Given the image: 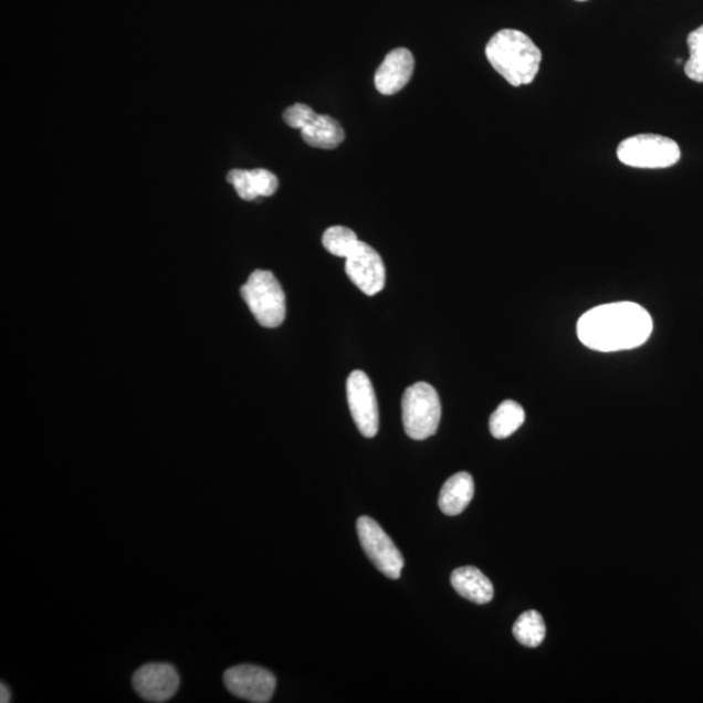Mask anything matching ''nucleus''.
I'll use <instances>...</instances> for the list:
<instances>
[{
  "instance_id": "obj_6",
  "label": "nucleus",
  "mask_w": 703,
  "mask_h": 703,
  "mask_svg": "<svg viewBox=\"0 0 703 703\" xmlns=\"http://www.w3.org/2000/svg\"><path fill=\"white\" fill-rule=\"evenodd\" d=\"M357 533L364 552L371 563L385 576L398 580L405 568V559L382 527L375 520L363 516L357 520Z\"/></svg>"
},
{
  "instance_id": "obj_11",
  "label": "nucleus",
  "mask_w": 703,
  "mask_h": 703,
  "mask_svg": "<svg viewBox=\"0 0 703 703\" xmlns=\"http://www.w3.org/2000/svg\"><path fill=\"white\" fill-rule=\"evenodd\" d=\"M415 72V57L408 49L399 48L388 53L376 72V87L380 94L394 95L405 90Z\"/></svg>"
},
{
  "instance_id": "obj_5",
  "label": "nucleus",
  "mask_w": 703,
  "mask_h": 703,
  "mask_svg": "<svg viewBox=\"0 0 703 703\" xmlns=\"http://www.w3.org/2000/svg\"><path fill=\"white\" fill-rule=\"evenodd\" d=\"M617 156L622 165L634 168H669L681 157L680 146L669 137L643 134L626 138L618 146Z\"/></svg>"
},
{
  "instance_id": "obj_23",
  "label": "nucleus",
  "mask_w": 703,
  "mask_h": 703,
  "mask_svg": "<svg viewBox=\"0 0 703 703\" xmlns=\"http://www.w3.org/2000/svg\"><path fill=\"white\" fill-rule=\"evenodd\" d=\"M576 2H586V0H576Z\"/></svg>"
},
{
  "instance_id": "obj_8",
  "label": "nucleus",
  "mask_w": 703,
  "mask_h": 703,
  "mask_svg": "<svg viewBox=\"0 0 703 703\" xmlns=\"http://www.w3.org/2000/svg\"><path fill=\"white\" fill-rule=\"evenodd\" d=\"M223 683L238 699L266 703L273 699L276 678L273 672L259 665L240 664L224 672Z\"/></svg>"
},
{
  "instance_id": "obj_9",
  "label": "nucleus",
  "mask_w": 703,
  "mask_h": 703,
  "mask_svg": "<svg viewBox=\"0 0 703 703\" xmlns=\"http://www.w3.org/2000/svg\"><path fill=\"white\" fill-rule=\"evenodd\" d=\"M346 273L365 295L375 296L385 288L386 269L375 248L358 241L346 259Z\"/></svg>"
},
{
  "instance_id": "obj_19",
  "label": "nucleus",
  "mask_w": 703,
  "mask_h": 703,
  "mask_svg": "<svg viewBox=\"0 0 703 703\" xmlns=\"http://www.w3.org/2000/svg\"><path fill=\"white\" fill-rule=\"evenodd\" d=\"M227 181L233 186L234 190L239 195L240 199L245 201H254L259 199L255 193L252 180L251 171L245 170H232L227 175Z\"/></svg>"
},
{
  "instance_id": "obj_14",
  "label": "nucleus",
  "mask_w": 703,
  "mask_h": 703,
  "mask_svg": "<svg viewBox=\"0 0 703 703\" xmlns=\"http://www.w3.org/2000/svg\"><path fill=\"white\" fill-rule=\"evenodd\" d=\"M300 130L307 145L325 150L338 148L346 137L340 123L328 115L314 114Z\"/></svg>"
},
{
  "instance_id": "obj_4",
  "label": "nucleus",
  "mask_w": 703,
  "mask_h": 703,
  "mask_svg": "<svg viewBox=\"0 0 703 703\" xmlns=\"http://www.w3.org/2000/svg\"><path fill=\"white\" fill-rule=\"evenodd\" d=\"M244 302L263 327L275 328L285 318V295L271 271L255 270L241 288Z\"/></svg>"
},
{
  "instance_id": "obj_16",
  "label": "nucleus",
  "mask_w": 703,
  "mask_h": 703,
  "mask_svg": "<svg viewBox=\"0 0 703 703\" xmlns=\"http://www.w3.org/2000/svg\"><path fill=\"white\" fill-rule=\"evenodd\" d=\"M512 632H514L515 639L524 647L537 648L544 642L546 637L544 618L537 611H526L520 615Z\"/></svg>"
},
{
  "instance_id": "obj_12",
  "label": "nucleus",
  "mask_w": 703,
  "mask_h": 703,
  "mask_svg": "<svg viewBox=\"0 0 703 703\" xmlns=\"http://www.w3.org/2000/svg\"><path fill=\"white\" fill-rule=\"evenodd\" d=\"M452 588L473 604L486 605L494 597V586L479 568L468 566L453 570Z\"/></svg>"
},
{
  "instance_id": "obj_3",
  "label": "nucleus",
  "mask_w": 703,
  "mask_h": 703,
  "mask_svg": "<svg viewBox=\"0 0 703 703\" xmlns=\"http://www.w3.org/2000/svg\"><path fill=\"white\" fill-rule=\"evenodd\" d=\"M402 424L415 441L437 433L442 417L441 399L433 386L419 382L407 388L401 400Z\"/></svg>"
},
{
  "instance_id": "obj_1",
  "label": "nucleus",
  "mask_w": 703,
  "mask_h": 703,
  "mask_svg": "<svg viewBox=\"0 0 703 703\" xmlns=\"http://www.w3.org/2000/svg\"><path fill=\"white\" fill-rule=\"evenodd\" d=\"M653 319L634 303L607 304L585 313L578 321V339L599 352L632 349L647 343Z\"/></svg>"
},
{
  "instance_id": "obj_13",
  "label": "nucleus",
  "mask_w": 703,
  "mask_h": 703,
  "mask_svg": "<svg viewBox=\"0 0 703 703\" xmlns=\"http://www.w3.org/2000/svg\"><path fill=\"white\" fill-rule=\"evenodd\" d=\"M474 496V481L472 475L460 472L447 480L439 494V508L447 516H458L464 512Z\"/></svg>"
},
{
  "instance_id": "obj_17",
  "label": "nucleus",
  "mask_w": 703,
  "mask_h": 703,
  "mask_svg": "<svg viewBox=\"0 0 703 703\" xmlns=\"http://www.w3.org/2000/svg\"><path fill=\"white\" fill-rule=\"evenodd\" d=\"M357 234L343 225L329 227L322 237V244L326 251L336 255V258L347 259L348 254L354 251L358 244Z\"/></svg>"
},
{
  "instance_id": "obj_7",
  "label": "nucleus",
  "mask_w": 703,
  "mask_h": 703,
  "mask_svg": "<svg viewBox=\"0 0 703 703\" xmlns=\"http://www.w3.org/2000/svg\"><path fill=\"white\" fill-rule=\"evenodd\" d=\"M347 398L352 417L365 438L379 430V409L375 387L363 370L352 371L347 380Z\"/></svg>"
},
{
  "instance_id": "obj_2",
  "label": "nucleus",
  "mask_w": 703,
  "mask_h": 703,
  "mask_svg": "<svg viewBox=\"0 0 703 703\" xmlns=\"http://www.w3.org/2000/svg\"><path fill=\"white\" fill-rule=\"evenodd\" d=\"M486 57L512 86L529 85L538 75L542 53L529 35L516 29H502L489 41Z\"/></svg>"
},
{
  "instance_id": "obj_10",
  "label": "nucleus",
  "mask_w": 703,
  "mask_h": 703,
  "mask_svg": "<svg viewBox=\"0 0 703 703\" xmlns=\"http://www.w3.org/2000/svg\"><path fill=\"white\" fill-rule=\"evenodd\" d=\"M132 683L141 699L160 703L171 700L178 692L180 676L172 664L148 663L135 672Z\"/></svg>"
},
{
  "instance_id": "obj_15",
  "label": "nucleus",
  "mask_w": 703,
  "mask_h": 703,
  "mask_svg": "<svg viewBox=\"0 0 703 703\" xmlns=\"http://www.w3.org/2000/svg\"><path fill=\"white\" fill-rule=\"evenodd\" d=\"M525 421L522 406L514 400H505L490 417V431L496 439H505L516 433Z\"/></svg>"
},
{
  "instance_id": "obj_18",
  "label": "nucleus",
  "mask_w": 703,
  "mask_h": 703,
  "mask_svg": "<svg viewBox=\"0 0 703 703\" xmlns=\"http://www.w3.org/2000/svg\"><path fill=\"white\" fill-rule=\"evenodd\" d=\"M690 61L685 64V75L694 83H703V25L688 35Z\"/></svg>"
},
{
  "instance_id": "obj_21",
  "label": "nucleus",
  "mask_w": 703,
  "mask_h": 703,
  "mask_svg": "<svg viewBox=\"0 0 703 703\" xmlns=\"http://www.w3.org/2000/svg\"><path fill=\"white\" fill-rule=\"evenodd\" d=\"M314 114L316 113H314L309 106L296 104L285 109L283 119L291 128L303 129Z\"/></svg>"
},
{
  "instance_id": "obj_22",
  "label": "nucleus",
  "mask_w": 703,
  "mask_h": 703,
  "mask_svg": "<svg viewBox=\"0 0 703 703\" xmlns=\"http://www.w3.org/2000/svg\"><path fill=\"white\" fill-rule=\"evenodd\" d=\"M10 701H11V693L9 691V688H7L4 683H2V685H0V702L9 703Z\"/></svg>"
},
{
  "instance_id": "obj_20",
  "label": "nucleus",
  "mask_w": 703,
  "mask_h": 703,
  "mask_svg": "<svg viewBox=\"0 0 703 703\" xmlns=\"http://www.w3.org/2000/svg\"><path fill=\"white\" fill-rule=\"evenodd\" d=\"M251 174L253 187L259 197L273 196L277 188H280V181H277V178L273 172L263 170V168H255V170H252Z\"/></svg>"
}]
</instances>
